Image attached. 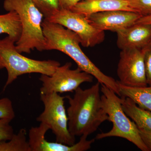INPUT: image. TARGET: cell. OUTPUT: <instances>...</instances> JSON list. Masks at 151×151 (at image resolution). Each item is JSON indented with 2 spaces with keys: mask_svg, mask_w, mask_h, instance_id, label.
I'll use <instances>...</instances> for the list:
<instances>
[{
  "mask_svg": "<svg viewBox=\"0 0 151 151\" xmlns=\"http://www.w3.org/2000/svg\"><path fill=\"white\" fill-rule=\"evenodd\" d=\"M100 82L88 89L79 87L73 97L66 96L69 107L66 110L68 128L73 137H88L96 132L109 118L100 94Z\"/></svg>",
  "mask_w": 151,
  "mask_h": 151,
  "instance_id": "obj_1",
  "label": "cell"
},
{
  "mask_svg": "<svg viewBox=\"0 0 151 151\" xmlns=\"http://www.w3.org/2000/svg\"><path fill=\"white\" fill-rule=\"evenodd\" d=\"M42 27L46 39L45 50H57L65 53L73 60L78 67L92 75L100 84L105 85L120 96L117 81L103 73L86 56L80 47L81 41L76 34L45 19Z\"/></svg>",
  "mask_w": 151,
  "mask_h": 151,
  "instance_id": "obj_2",
  "label": "cell"
},
{
  "mask_svg": "<svg viewBox=\"0 0 151 151\" xmlns=\"http://www.w3.org/2000/svg\"><path fill=\"white\" fill-rule=\"evenodd\" d=\"M4 8L7 12L14 11L19 15L22 26V34L16 42L20 53H30L35 49L45 50L46 41L42 23L44 15L32 0H4Z\"/></svg>",
  "mask_w": 151,
  "mask_h": 151,
  "instance_id": "obj_3",
  "label": "cell"
},
{
  "mask_svg": "<svg viewBox=\"0 0 151 151\" xmlns=\"http://www.w3.org/2000/svg\"><path fill=\"white\" fill-rule=\"evenodd\" d=\"M15 43L9 36L0 39V69L6 68L8 73L4 90L20 76L31 73L51 76L60 65L56 60H36L23 56L17 50Z\"/></svg>",
  "mask_w": 151,
  "mask_h": 151,
  "instance_id": "obj_4",
  "label": "cell"
},
{
  "mask_svg": "<svg viewBox=\"0 0 151 151\" xmlns=\"http://www.w3.org/2000/svg\"><path fill=\"white\" fill-rule=\"evenodd\" d=\"M101 85L102 100L109 116V121L113 123V127L109 132L98 134L95 139L100 140L110 137L122 138L133 143L142 151H149L141 138L137 125L124 112L121 98L107 86Z\"/></svg>",
  "mask_w": 151,
  "mask_h": 151,
  "instance_id": "obj_5",
  "label": "cell"
},
{
  "mask_svg": "<svg viewBox=\"0 0 151 151\" xmlns=\"http://www.w3.org/2000/svg\"><path fill=\"white\" fill-rule=\"evenodd\" d=\"M44 109L36 119L37 122L46 124L55 135L57 142L71 146L75 144V137L68 130V118L64 105L66 97L55 92L40 94Z\"/></svg>",
  "mask_w": 151,
  "mask_h": 151,
  "instance_id": "obj_6",
  "label": "cell"
},
{
  "mask_svg": "<svg viewBox=\"0 0 151 151\" xmlns=\"http://www.w3.org/2000/svg\"><path fill=\"white\" fill-rule=\"evenodd\" d=\"M45 19L75 32L79 37L81 45L84 47H93L105 40V31L93 26L85 16L70 10L60 9Z\"/></svg>",
  "mask_w": 151,
  "mask_h": 151,
  "instance_id": "obj_7",
  "label": "cell"
},
{
  "mask_svg": "<svg viewBox=\"0 0 151 151\" xmlns=\"http://www.w3.org/2000/svg\"><path fill=\"white\" fill-rule=\"evenodd\" d=\"M72 63L67 62L60 65L51 76L41 74L40 80L42 82L40 94L55 92L63 93L75 91L84 83H91L93 76L77 67L71 69Z\"/></svg>",
  "mask_w": 151,
  "mask_h": 151,
  "instance_id": "obj_8",
  "label": "cell"
},
{
  "mask_svg": "<svg viewBox=\"0 0 151 151\" xmlns=\"http://www.w3.org/2000/svg\"><path fill=\"white\" fill-rule=\"evenodd\" d=\"M119 82L132 87L148 86L143 49L121 50L117 69Z\"/></svg>",
  "mask_w": 151,
  "mask_h": 151,
  "instance_id": "obj_9",
  "label": "cell"
},
{
  "mask_svg": "<svg viewBox=\"0 0 151 151\" xmlns=\"http://www.w3.org/2000/svg\"><path fill=\"white\" fill-rule=\"evenodd\" d=\"M49 127L43 123L39 126L32 127L29 132L28 142L31 151H85L91 148L95 139L87 140L88 137L81 136L79 142L73 145L50 142L45 139V134Z\"/></svg>",
  "mask_w": 151,
  "mask_h": 151,
  "instance_id": "obj_10",
  "label": "cell"
},
{
  "mask_svg": "<svg viewBox=\"0 0 151 151\" xmlns=\"http://www.w3.org/2000/svg\"><path fill=\"white\" fill-rule=\"evenodd\" d=\"M142 17L139 14L132 11L113 10L93 14L86 17L96 28L116 33L134 24Z\"/></svg>",
  "mask_w": 151,
  "mask_h": 151,
  "instance_id": "obj_11",
  "label": "cell"
},
{
  "mask_svg": "<svg viewBox=\"0 0 151 151\" xmlns=\"http://www.w3.org/2000/svg\"><path fill=\"white\" fill-rule=\"evenodd\" d=\"M116 33L117 45L121 50L142 49L151 42V24L136 23Z\"/></svg>",
  "mask_w": 151,
  "mask_h": 151,
  "instance_id": "obj_12",
  "label": "cell"
},
{
  "mask_svg": "<svg viewBox=\"0 0 151 151\" xmlns=\"http://www.w3.org/2000/svg\"><path fill=\"white\" fill-rule=\"evenodd\" d=\"M71 10L85 17L109 11L133 12L126 0H83L77 3Z\"/></svg>",
  "mask_w": 151,
  "mask_h": 151,
  "instance_id": "obj_13",
  "label": "cell"
},
{
  "mask_svg": "<svg viewBox=\"0 0 151 151\" xmlns=\"http://www.w3.org/2000/svg\"><path fill=\"white\" fill-rule=\"evenodd\" d=\"M121 99L124 112L138 129L151 132V111L140 108L129 97L122 96Z\"/></svg>",
  "mask_w": 151,
  "mask_h": 151,
  "instance_id": "obj_14",
  "label": "cell"
},
{
  "mask_svg": "<svg viewBox=\"0 0 151 151\" xmlns=\"http://www.w3.org/2000/svg\"><path fill=\"white\" fill-rule=\"evenodd\" d=\"M120 96L129 97L140 108L151 112V86L132 87L125 86L117 81Z\"/></svg>",
  "mask_w": 151,
  "mask_h": 151,
  "instance_id": "obj_15",
  "label": "cell"
},
{
  "mask_svg": "<svg viewBox=\"0 0 151 151\" xmlns=\"http://www.w3.org/2000/svg\"><path fill=\"white\" fill-rule=\"evenodd\" d=\"M22 26L19 15L14 11L0 15V35L7 34L16 42L22 34Z\"/></svg>",
  "mask_w": 151,
  "mask_h": 151,
  "instance_id": "obj_16",
  "label": "cell"
},
{
  "mask_svg": "<svg viewBox=\"0 0 151 151\" xmlns=\"http://www.w3.org/2000/svg\"><path fill=\"white\" fill-rule=\"evenodd\" d=\"M26 136L25 129H21L9 140L0 142V151H31Z\"/></svg>",
  "mask_w": 151,
  "mask_h": 151,
  "instance_id": "obj_17",
  "label": "cell"
},
{
  "mask_svg": "<svg viewBox=\"0 0 151 151\" xmlns=\"http://www.w3.org/2000/svg\"><path fill=\"white\" fill-rule=\"evenodd\" d=\"M47 19L60 9L58 0H32Z\"/></svg>",
  "mask_w": 151,
  "mask_h": 151,
  "instance_id": "obj_18",
  "label": "cell"
},
{
  "mask_svg": "<svg viewBox=\"0 0 151 151\" xmlns=\"http://www.w3.org/2000/svg\"><path fill=\"white\" fill-rule=\"evenodd\" d=\"M133 12L142 16L151 15V0H126Z\"/></svg>",
  "mask_w": 151,
  "mask_h": 151,
  "instance_id": "obj_19",
  "label": "cell"
},
{
  "mask_svg": "<svg viewBox=\"0 0 151 151\" xmlns=\"http://www.w3.org/2000/svg\"><path fill=\"white\" fill-rule=\"evenodd\" d=\"M15 116L12 103L8 98L0 99V119L13 120Z\"/></svg>",
  "mask_w": 151,
  "mask_h": 151,
  "instance_id": "obj_20",
  "label": "cell"
},
{
  "mask_svg": "<svg viewBox=\"0 0 151 151\" xmlns=\"http://www.w3.org/2000/svg\"><path fill=\"white\" fill-rule=\"evenodd\" d=\"M11 121L9 119H0V142L9 140L14 134Z\"/></svg>",
  "mask_w": 151,
  "mask_h": 151,
  "instance_id": "obj_21",
  "label": "cell"
},
{
  "mask_svg": "<svg viewBox=\"0 0 151 151\" xmlns=\"http://www.w3.org/2000/svg\"><path fill=\"white\" fill-rule=\"evenodd\" d=\"M143 49L147 84L151 86V42Z\"/></svg>",
  "mask_w": 151,
  "mask_h": 151,
  "instance_id": "obj_22",
  "label": "cell"
},
{
  "mask_svg": "<svg viewBox=\"0 0 151 151\" xmlns=\"http://www.w3.org/2000/svg\"><path fill=\"white\" fill-rule=\"evenodd\" d=\"M83 0H58L60 9L71 10L78 2Z\"/></svg>",
  "mask_w": 151,
  "mask_h": 151,
  "instance_id": "obj_23",
  "label": "cell"
},
{
  "mask_svg": "<svg viewBox=\"0 0 151 151\" xmlns=\"http://www.w3.org/2000/svg\"><path fill=\"white\" fill-rule=\"evenodd\" d=\"M139 129L140 135L142 139L147 147L149 149V151H151V132L145 131L141 129Z\"/></svg>",
  "mask_w": 151,
  "mask_h": 151,
  "instance_id": "obj_24",
  "label": "cell"
},
{
  "mask_svg": "<svg viewBox=\"0 0 151 151\" xmlns=\"http://www.w3.org/2000/svg\"><path fill=\"white\" fill-rule=\"evenodd\" d=\"M138 23L147 24L151 25V15L141 17L136 22Z\"/></svg>",
  "mask_w": 151,
  "mask_h": 151,
  "instance_id": "obj_25",
  "label": "cell"
}]
</instances>
